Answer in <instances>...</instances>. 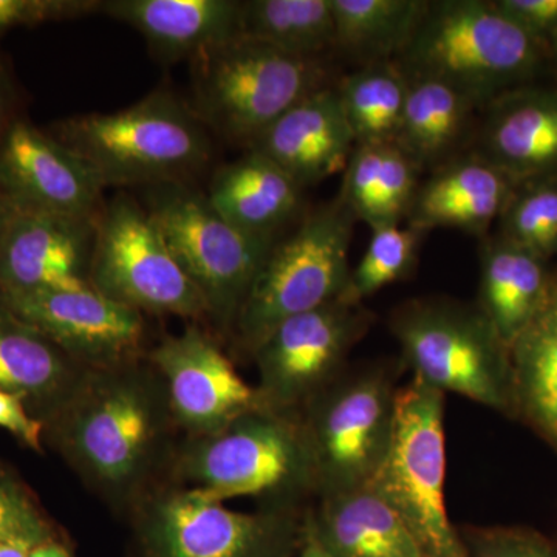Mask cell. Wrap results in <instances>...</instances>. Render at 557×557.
Masks as SVG:
<instances>
[{
  "label": "cell",
  "mask_w": 557,
  "mask_h": 557,
  "mask_svg": "<svg viewBox=\"0 0 557 557\" xmlns=\"http://www.w3.org/2000/svg\"><path fill=\"white\" fill-rule=\"evenodd\" d=\"M20 208L7 196L5 190L0 188V245L9 233L11 223L16 219Z\"/></svg>",
  "instance_id": "obj_41"
},
{
  "label": "cell",
  "mask_w": 557,
  "mask_h": 557,
  "mask_svg": "<svg viewBox=\"0 0 557 557\" xmlns=\"http://www.w3.org/2000/svg\"><path fill=\"white\" fill-rule=\"evenodd\" d=\"M120 369L98 370L51 413L58 445L101 485H131L148 467L160 435L153 388Z\"/></svg>",
  "instance_id": "obj_7"
},
{
  "label": "cell",
  "mask_w": 557,
  "mask_h": 557,
  "mask_svg": "<svg viewBox=\"0 0 557 557\" xmlns=\"http://www.w3.org/2000/svg\"><path fill=\"white\" fill-rule=\"evenodd\" d=\"M150 359L163 376L175 420L199 438L265 408L258 388L245 383L218 343L199 327L161 341Z\"/></svg>",
  "instance_id": "obj_15"
},
{
  "label": "cell",
  "mask_w": 557,
  "mask_h": 557,
  "mask_svg": "<svg viewBox=\"0 0 557 557\" xmlns=\"http://www.w3.org/2000/svg\"><path fill=\"white\" fill-rule=\"evenodd\" d=\"M304 530L285 509L233 511L194 487L157 500L139 539L146 557H293Z\"/></svg>",
  "instance_id": "obj_12"
},
{
  "label": "cell",
  "mask_w": 557,
  "mask_h": 557,
  "mask_svg": "<svg viewBox=\"0 0 557 557\" xmlns=\"http://www.w3.org/2000/svg\"><path fill=\"white\" fill-rule=\"evenodd\" d=\"M369 322L361 306L335 300L278 324L252 354L263 406L285 413L317 397L338 375Z\"/></svg>",
  "instance_id": "obj_13"
},
{
  "label": "cell",
  "mask_w": 557,
  "mask_h": 557,
  "mask_svg": "<svg viewBox=\"0 0 557 557\" xmlns=\"http://www.w3.org/2000/svg\"><path fill=\"white\" fill-rule=\"evenodd\" d=\"M304 188L258 150L218 168L205 190L212 207L234 228L276 244L302 207Z\"/></svg>",
  "instance_id": "obj_19"
},
{
  "label": "cell",
  "mask_w": 557,
  "mask_h": 557,
  "mask_svg": "<svg viewBox=\"0 0 557 557\" xmlns=\"http://www.w3.org/2000/svg\"><path fill=\"white\" fill-rule=\"evenodd\" d=\"M420 231L401 228L398 225H384L372 230L364 256L357 269L350 271L341 302L347 306H361L362 300L379 293L381 288L408 276L416 263L417 248L421 239Z\"/></svg>",
  "instance_id": "obj_32"
},
{
  "label": "cell",
  "mask_w": 557,
  "mask_h": 557,
  "mask_svg": "<svg viewBox=\"0 0 557 557\" xmlns=\"http://www.w3.org/2000/svg\"><path fill=\"white\" fill-rule=\"evenodd\" d=\"M0 428L9 431L22 445L36 453H42V437L46 432L44 420L28 412L27 399L21 394L0 388Z\"/></svg>",
  "instance_id": "obj_38"
},
{
  "label": "cell",
  "mask_w": 557,
  "mask_h": 557,
  "mask_svg": "<svg viewBox=\"0 0 557 557\" xmlns=\"http://www.w3.org/2000/svg\"><path fill=\"white\" fill-rule=\"evenodd\" d=\"M101 9L102 0H0V38L13 28L83 20Z\"/></svg>",
  "instance_id": "obj_35"
},
{
  "label": "cell",
  "mask_w": 557,
  "mask_h": 557,
  "mask_svg": "<svg viewBox=\"0 0 557 557\" xmlns=\"http://www.w3.org/2000/svg\"><path fill=\"white\" fill-rule=\"evenodd\" d=\"M47 522L20 479L0 465V542Z\"/></svg>",
  "instance_id": "obj_36"
},
{
  "label": "cell",
  "mask_w": 557,
  "mask_h": 557,
  "mask_svg": "<svg viewBox=\"0 0 557 557\" xmlns=\"http://www.w3.org/2000/svg\"><path fill=\"white\" fill-rule=\"evenodd\" d=\"M0 302L78 366L124 368L145 335L143 313L108 298L90 284L0 295Z\"/></svg>",
  "instance_id": "obj_14"
},
{
  "label": "cell",
  "mask_w": 557,
  "mask_h": 557,
  "mask_svg": "<svg viewBox=\"0 0 557 557\" xmlns=\"http://www.w3.org/2000/svg\"><path fill=\"white\" fill-rule=\"evenodd\" d=\"M511 178L483 157L446 164L418 186L410 205V228H456L482 234L504 214L512 196Z\"/></svg>",
  "instance_id": "obj_21"
},
{
  "label": "cell",
  "mask_w": 557,
  "mask_h": 557,
  "mask_svg": "<svg viewBox=\"0 0 557 557\" xmlns=\"http://www.w3.org/2000/svg\"><path fill=\"white\" fill-rule=\"evenodd\" d=\"M0 188L27 211L95 219L104 207L94 168L21 115L0 145Z\"/></svg>",
  "instance_id": "obj_16"
},
{
  "label": "cell",
  "mask_w": 557,
  "mask_h": 557,
  "mask_svg": "<svg viewBox=\"0 0 557 557\" xmlns=\"http://www.w3.org/2000/svg\"><path fill=\"white\" fill-rule=\"evenodd\" d=\"M237 36L287 53L321 58L335 47L330 0H244Z\"/></svg>",
  "instance_id": "obj_28"
},
{
  "label": "cell",
  "mask_w": 557,
  "mask_h": 557,
  "mask_svg": "<svg viewBox=\"0 0 557 557\" xmlns=\"http://www.w3.org/2000/svg\"><path fill=\"white\" fill-rule=\"evenodd\" d=\"M482 156L509 178L534 177L557 168V94L519 91L491 101Z\"/></svg>",
  "instance_id": "obj_23"
},
{
  "label": "cell",
  "mask_w": 557,
  "mask_h": 557,
  "mask_svg": "<svg viewBox=\"0 0 557 557\" xmlns=\"http://www.w3.org/2000/svg\"><path fill=\"white\" fill-rule=\"evenodd\" d=\"M98 218L20 209L0 245V295L89 285Z\"/></svg>",
  "instance_id": "obj_17"
},
{
  "label": "cell",
  "mask_w": 557,
  "mask_h": 557,
  "mask_svg": "<svg viewBox=\"0 0 557 557\" xmlns=\"http://www.w3.org/2000/svg\"><path fill=\"white\" fill-rule=\"evenodd\" d=\"M189 62L190 108L209 132L247 149L293 106L329 86L321 58L242 36L208 47Z\"/></svg>",
  "instance_id": "obj_2"
},
{
  "label": "cell",
  "mask_w": 557,
  "mask_h": 557,
  "mask_svg": "<svg viewBox=\"0 0 557 557\" xmlns=\"http://www.w3.org/2000/svg\"><path fill=\"white\" fill-rule=\"evenodd\" d=\"M412 376L479 405H516L511 350L480 309L450 300H417L392 318Z\"/></svg>",
  "instance_id": "obj_5"
},
{
  "label": "cell",
  "mask_w": 557,
  "mask_h": 557,
  "mask_svg": "<svg viewBox=\"0 0 557 557\" xmlns=\"http://www.w3.org/2000/svg\"><path fill=\"white\" fill-rule=\"evenodd\" d=\"M420 168L395 143L355 146L339 199L370 230L398 225L408 218L418 189Z\"/></svg>",
  "instance_id": "obj_26"
},
{
  "label": "cell",
  "mask_w": 557,
  "mask_h": 557,
  "mask_svg": "<svg viewBox=\"0 0 557 557\" xmlns=\"http://www.w3.org/2000/svg\"><path fill=\"white\" fill-rule=\"evenodd\" d=\"M505 239L544 259L557 251V185L544 183L511 199L505 209Z\"/></svg>",
  "instance_id": "obj_33"
},
{
  "label": "cell",
  "mask_w": 557,
  "mask_h": 557,
  "mask_svg": "<svg viewBox=\"0 0 557 557\" xmlns=\"http://www.w3.org/2000/svg\"><path fill=\"white\" fill-rule=\"evenodd\" d=\"M553 46H555L556 54H557V38L553 40Z\"/></svg>",
  "instance_id": "obj_45"
},
{
  "label": "cell",
  "mask_w": 557,
  "mask_h": 557,
  "mask_svg": "<svg viewBox=\"0 0 557 557\" xmlns=\"http://www.w3.org/2000/svg\"><path fill=\"white\" fill-rule=\"evenodd\" d=\"M76 364L0 302V388L21 394L50 417L78 386Z\"/></svg>",
  "instance_id": "obj_25"
},
{
  "label": "cell",
  "mask_w": 557,
  "mask_h": 557,
  "mask_svg": "<svg viewBox=\"0 0 557 557\" xmlns=\"http://www.w3.org/2000/svg\"><path fill=\"white\" fill-rule=\"evenodd\" d=\"M397 143L418 168L438 163L467 131L475 102L463 91L426 76H408Z\"/></svg>",
  "instance_id": "obj_27"
},
{
  "label": "cell",
  "mask_w": 557,
  "mask_h": 557,
  "mask_svg": "<svg viewBox=\"0 0 557 557\" xmlns=\"http://www.w3.org/2000/svg\"><path fill=\"white\" fill-rule=\"evenodd\" d=\"M542 44L505 16L494 2H428L397 64L406 76L456 87L475 104L496 100L536 70Z\"/></svg>",
  "instance_id": "obj_3"
},
{
  "label": "cell",
  "mask_w": 557,
  "mask_h": 557,
  "mask_svg": "<svg viewBox=\"0 0 557 557\" xmlns=\"http://www.w3.org/2000/svg\"><path fill=\"white\" fill-rule=\"evenodd\" d=\"M17 94L9 67L0 54V145L5 138L11 124L17 119Z\"/></svg>",
  "instance_id": "obj_40"
},
{
  "label": "cell",
  "mask_w": 557,
  "mask_h": 557,
  "mask_svg": "<svg viewBox=\"0 0 557 557\" xmlns=\"http://www.w3.org/2000/svg\"><path fill=\"white\" fill-rule=\"evenodd\" d=\"M395 395L386 373L370 369L329 384L310 399L302 428L322 497L375 478L391 446Z\"/></svg>",
  "instance_id": "obj_11"
},
{
  "label": "cell",
  "mask_w": 557,
  "mask_h": 557,
  "mask_svg": "<svg viewBox=\"0 0 557 557\" xmlns=\"http://www.w3.org/2000/svg\"><path fill=\"white\" fill-rule=\"evenodd\" d=\"M89 284L139 313L208 317L199 289L180 267L148 211L126 194L101 209Z\"/></svg>",
  "instance_id": "obj_9"
},
{
  "label": "cell",
  "mask_w": 557,
  "mask_h": 557,
  "mask_svg": "<svg viewBox=\"0 0 557 557\" xmlns=\"http://www.w3.org/2000/svg\"><path fill=\"white\" fill-rule=\"evenodd\" d=\"M548 293L541 258L507 239L486 247L480 277V310L509 350L536 324Z\"/></svg>",
  "instance_id": "obj_24"
},
{
  "label": "cell",
  "mask_w": 557,
  "mask_h": 557,
  "mask_svg": "<svg viewBox=\"0 0 557 557\" xmlns=\"http://www.w3.org/2000/svg\"><path fill=\"white\" fill-rule=\"evenodd\" d=\"M239 0H106L101 13L131 25L161 61L193 60L239 33Z\"/></svg>",
  "instance_id": "obj_20"
},
{
  "label": "cell",
  "mask_w": 557,
  "mask_h": 557,
  "mask_svg": "<svg viewBox=\"0 0 557 557\" xmlns=\"http://www.w3.org/2000/svg\"><path fill=\"white\" fill-rule=\"evenodd\" d=\"M445 394L412 376L395 395L391 446L369 483L405 520L424 557H468L445 497Z\"/></svg>",
  "instance_id": "obj_6"
},
{
  "label": "cell",
  "mask_w": 557,
  "mask_h": 557,
  "mask_svg": "<svg viewBox=\"0 0 557 557\" xmlns=\"http://www.w3.org/2000/svg\"><path fill=\"white\" fill-rule=\"evenodd\" d=\"M516 405L557 445V335L534 324L511 347Z\"/></svg>",
  "instance_id": "obj_31"
},
{
  "label": "cell",
  "mask_w": 557,
  "mask_h": 557,
  "mask_svg": "<svg viewBox=\"0 0 557 557\" xmlns=\"http://www.w3.org/2000/svg\"><path fill=\"white\" fill-rule=\"evenodd\" d=\"M409 79L397 61L369 62L341 81V104L355 146L397 143Z\"/></svg>",
  "instance_id": "obj_30"
},
{
  "label": "cell",
  "mask_w": 557,
  "mask_h": 557,
  "mask_svg": "<svg viewBox=\"0 0 557 557\" xmlns=\"http://www.w3.org/2000/svg\"><path fill=\"white\" fill-rule=\"evenodd\" d=\"M355 222L336 197L271 247L234 324L242 346L255 354L282 322L341 298L351 271Z\"/></svg>",
  "instance_id": "obj_4"
},
{
  "label": "cell",
  "mask_w": 557,
  "mask_h": 557,
  "mask_svg": "<svg viewBox=\"0 0 557 557\" xmlns=\"http://www.w3.org/2000/svg\"><path fill=\"white\" fill-rule=\"evenodd\" d=\"M306 520L333 557H424L405 520L370 485L322 497Z\"/></svg>",
  "instance_id": "obj_22"
},
{
  "label": "cell",
  "mask_w": 557,
  "mask_h": 557,
  "mask_svg": "<svg viewBox=\"0 0 557 557\" xmlns=\"http://www.w3.org/2000/svg\"><path fill=\"white\" fill-rule=\"evenodd\" d=\"M49 134L86 160L106 188L190 183L214 157L211 132L164 89L116 112L58 121Z\"/></svg>",
  "instance_id": "obj_1"
},
{
  "label": "cell",
  "mask_w": 557,
  "mask_h": 557,
  "mask_svg": "<svg viewBox=\"0 0 557 557\" xmlns=\"http://www.w3.org/2000/svg\"><path fill=\"white\" fill-rule=\"evenodd\" d=\"M54 537L49 522L40 523L0 542V557H30L36 548Z\"/></svg>",
  "instance_id": "obj_39"
},
{
  "label": "cell",
  "mask_w": 557,
  "mask_h": 557,
  "mask_svg": "<svg viewBox=\"0 0 557 557\" xmlns=\"http://www.w3.org/2000/svg\"><path fill=\"white\" fill-rule=\"evenodd\" d=\"M183 469L196 490L222 504L314 486L302 424L265 408L252 410L218 434L200 437L186 454Z\"/></svg>",
  "instance_id": "obj_10"
},
{
  "label": "cell",
  "mask_w": 557,
  "mask_h": 557,
  "mask_svg": "<svg viewBox=\"0 0 557 557\" xmlns=\"http://www.w3.org/2000/svg\"><path fill=\"white\" fill-rule=\"evenodd\" d=\"M30 557H73L70 549L62 544L61 541H58L57 537L51 539V541L46 542V544L40 545V547L36 548L35 552L32 553Z\"/></svg>",
  "instance_id": "obj_44"
},
{
  "label": "cell",
  "mask_w": 557,
  "mask_h": 557,
  "mask_svg": "<svg viewBox=\"0 0 557 557\" xmlns=\"http://www.w3.org/2000/svg\"><path fill=\"white\" fill-rule=\"evenodd\" d=\"M537 324L557 335V284L549 288L547 304H545L541 318L537 319Z\"/></svg>",
  "instance_id": "obj_43"
},
{
  "label": "cell",
  "mask_w": 557,
  "mask_h": 557,
  "mask_svg": "<svg viewBox=\"0 0 557 557\" xmlns=\"http://www.w3.org/2000/svg\"><path fill=\"white\" fill-rule=\"evenodd\" d=\"M248 149L269 157L304 189L346 170L355 138L338 89L327 86L304 98Z\"/></svg>",
  "instance_id": "obj_18"
},
{
  "label": "cell",
  "mask_w": 557,
  "mask_h": 557,
  "mask_svg": "<svg viewBox=\"0 0 557 557\" xmlns=\"http://www.w3.org/2000/svg\"><path fill=\"white\" fill-rule=\"evenodd\" d=\"M494 5L539 42L557 38V0H498Z\"/></svg>",
  "instance_id": "obj_37"
},
{
  "label": "cell",
  "mask_w": 557,
  "mask_h": 557,
  "mask_svg": "<svg viewBox=\"0 0 557 557\" xmlns=\"http://www.w3.org/2000/svg\"><path fill=\"white\" fill-rule=\"evenodd\" d=\"M146 211L207 304L208 318L236 324L274 244L234 228L193 183L145 188Z\"/></svg>",
  "instance_id": "obj_8"
},
{
  "label": "cell",
  "mask_w": 557,
  "mask_h": 557,
  "mask_svg": "<svg viewBox=\"0 0 557 557\" xmlns=\"http://www.w3.org/2000/svg\"><path fill=\"white\" fill-rule=\"evenodd\" d=\"M293 557H333L330 555L327 549L322 547L321 542L318 541L317 536L311 533L310 527L307 525L306 520V530H304V539L302 544L296 555Z\"/></svg>",
  "instance_id": "obj_42"
},
{
  "label": "cell",
  "mask_w": 557,
  "mask_h": 557,
  "mask_svg": "<svg viewBox=\"0 0 557 557\" xmlns=\"http://www.w3.org/2000/svg\"><path fill=\"white\" fill-rule=\"evenodd\" d=\"M335 47L369 62L387 61L408 46L426 0H330Z\"/></svg>",
  "instance_id": "obj_29"
},
{
  "label": "cell",
  "mask_w": 557,
  "mask_h": 557,
  "mask_svg": "<svg viewBox=\"0 0 557 557\" xmlns=\"http://www.w3.org/2000/svg\"><path fill=\"white\" fill-rule=\"evenodd\" d=\"M468 557H557V544L527 528H474L461 534Z\"/></svg>",
  "instance_id": "obj_34"
}]
</instances>
